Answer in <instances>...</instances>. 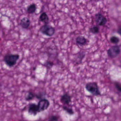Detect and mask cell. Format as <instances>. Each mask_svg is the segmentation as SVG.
I'll return each instance as SVG.
<instances>
[{"label":"cell","mask_w":121,"mask_h":121,"mask_svg":"<svg viewBox=\"0 0 121 121\" xmlns=\"http://www.w3.org/2000/svg\"><path fill=\"white\" fill-rule=\"evenodd\" d=\"M19 58V54L8 53L4 56L3 61L8 67L12 68L16 65Z\"/></svg>","instance_id":"cell-1"},{"label":"cell","mask_w":121,"mask_h":121,"mask_svg":"<svg viewBox=\"0 0 121 121\" xmlns=\"http://www.w3.org/2000/svg\"><path fill=\"white\" fill-rule=\"evenodd\" d=\"M85 88L87 91L93 95L98 96L101 95L97 83L95 82L88 83L86 85Z\"/></svg>","instance_id":"cell-2"},{"label":"cell","mask_w":121,"mask_h":121,"mask_svg":"<svg viewBox=\"0 0 121 121\" xmlns=\"http://www.w3.org/2000/svg\"><path fill=\"white\" fill-rule=\"evenodd\" d=\"M39 31L44 35L47 36L51 37L55 34V29L50 25L44 24L40 27Z\"/></svg>","instance_id":"cell-3"},{"label":"cell","mask_w":121,"mask_h":121,"mask_svg":"<svg viewBox=\"0 0 121 121\" xmlns=\"http://www.w3.org/2000/svg\"><path fill=\"white\" fill-rule=\"evenodd\" d=\"M121 52L120 48L118 46H112L107 51V54L109 57L112 58H114L117 57Z\"/></svg>","instance_id":"cell-4"},{"label":"cell","mask_w":121,"mask_h":121,"mask_svg":"<svg viewBox=\"0 0 121 121\" xmlns=\"http://www.w3.org/2000/svg\"><path fill=\"white\" fill-rule=\"evenodd\" d=\"M50 104V102L47 99L44 98L40 100L37 104L39 108V112H41L47 109L49 107Z\"/></svg>","instance_id":"cell-5"},{"label":"cell","mask_w":121,"mask_h":121,"mask_svg":"<svg viewBox=\"0 0 121 121\" xmlns=\"http://www.w3.org/2000/svg\"><path fill=\"white\" fill-rule=\"evenodd\" d=\"M95 22L98 26H104L107 22V18L100 13H98L95 15Z\"/></svg>","instance_id":"cell-6"},{"label":"cell","mask_w":121,"mask_h":121,"mask_svg":"<svg viewBox=\"0 0 121 121\" xmlns=\"http://www.w3.org/2000/svg\"><path fill=\"white\" fill-rule=\"evenodd\" d=\"M28 111L30 114L36 116L39 112L38 105L36 103H30L29 105Z\"/></svg>","instance_id":"cell-7"},{"label":"cell","mask_w":121,"mask_h":121,"mask_svg":"<svg viewBox=\"0 0 121 121\" xmlns=\"http://www.w3.org/2000/svg\"><path fill=\"white\" fill-rule=\"evenodd\" d=\"M60 101L64 104L69 105L71 101V97L69 93H65L61 97Z\"/></svg>","instance_id":"cell-8"},{"label":"cell","mask_w":121,"mask_h":121,"mask_svg":"<svg viewBox=\"0 0 121 121\" xmlns=\"http://www.w3.org/2000/svg\"><path fill=\"white\" fill-rule=\"evenodd\" d=\"M20 24L23 29H27L30 26L31 21L28 17H24L20 20Z\"/></svg>","instance_id":"cell-9"},{"label":"cell","mask_w":121,"mask_h":121,"mask_svg":"<svg viewBox=\"0 0 121 121\" xmlns=\"http://www.w3.org/2000/svg\"><path fill=\"white\" fill-rule=\"evenodd\" d=\"M85 53L84 52H80L76 56L74 61L76 64H80L82 63V61L85 58Z\"/></svg>","instance_id":"cell-10"},{"label":"cell","mask_w":121,"mask_h":121,"mask_svg":"<svg viewBox=\"0 0 121 121\" xmlns=\"http://www.w3.org/2000/svg\"><path fill=\"white\" fill-rule=\"evenodd\" d=\"M40 21L43 22L44 24H48L49 22V18L46 12H43L41 14L39 17Z\"/></svg>","instance_id":"cell-11"},{"label":"cell","mask_w":121,"mask_h":121,"mask_svg":"<svg viewBox=\"0 0 121 121\" xmlns=\"http://www.w3.org/2000/svg\"><path fill=\"white\" fill-rule=\"evenodd\" d=\"M87 39L82 36H78L76 39V43L80 46H83L87 43Z\"/></svg>","instance_id":"cell-12"},{"label":"cell","mask_w":121,"mask_h":121,"mask_svg":"<svg viewBox=\"0 0 121 121\" xmlns=\"http://www.w3.org/2000/svg\"><path fill=\"white\" fill-rule=\"evenodd\" d=\"M37 9V6L35 4H32L28 6L27 9V12L29 14L35 13Z\"/></svg>","instance_id":"cell-13"},{"label":"cell","mask_w":121,"mask_h":121,"mask_svg":"<svg viewBox=\"0 0 121 121\" xmlns=\"http://www.w3.org/2000/svg\"><path fill=\"white\" fill-rule=\"evenodd\" d=\"M35 97H36V94L33 92H29L25 97V100L26 101H30L33 99Z\"/></svg>","instance_id":"cell-14"},{"label":"cell","mask_w":121,"mask_h":121,"mask_svg":"<svg viewBox=\"0 0 121 121\" xmlns=\"http://www.w3.org/2000/svg\"><path fill=\"white\" fill-rule=\"evenodd\" d=\"M63 109L67 113L70 115L74 114L75 112L72 108L66 106H63Z\"/></svg>","instance_id":"cell-15"},{"label":"cell","mask_w":121,"mask_h":121,"mask_svg":"<svg viewBox=\"0 0 121 121\" xmlns=\"http://www.w3.org/2000/svg\"><path fill=\"white\" fill-rule=\"evenodd\" d=\"M46 93L43 92H39L36 94V97L38 99L41 100L45 98Z\"/></svg>","instance_id":"cell-16"},{"label":"cell","mask_w":121,"mask_h":121,"mask_svg":"<svg viewBox=\"0 0 121 121\" xmlns=\"http://www.w3.org/2000/svg\"><path fill=\"white\" fill-rule=\"evenodd\" d=\"M110 42L114 44H117L120 41L119 39L117 37L112 36L110 38Z\"/></svg>","instance_id":"cell-17"},{"label":"cell","mask_w":121,"mask_h":121,"mask_svg":"<svg viewBox=\"0 0 121 121\" xmlns=\"http://www.w3.org/2000/svg\"><path fill=\"white\" fill-rule=\"evenodd\" d=\"M90 31L94 34H97L99 32V27L98 26H95L91 28L90 29Z\"/></svg>","instance_id":"cell-18"},{"label":"cell","mask_w":121,"mask_h":121,"mask_svg":"<svg viewBox=\"0 0 121 121\" xmlns=\"http://www.w3.org/2000/svg\"><path fill=\"white\" fill-rule=\"evenodd\" d=\"M114 85L117 90L121 92V84L118 82H114Z\"/></svg>","instance_id":"cell-19"},{"label":"cell","mask_w":121,"mask_h":121,"mask_svg":"<svg viewBox=\"0 0 121 121\" xmlns=\"http://www.w3.org/2000/svg\"><path fill=\"white\" fill-rule=\"evenodd\" d=\"M53 65V63L49 60L47 61L45 63V66L49 68H51Z\"/></svg>","instance_id":"cell-20"},{"label":"cell","mask_w":121,"mask_h":121,"mask_svg":"<svg viewBox=\"0 0 121 121\" xmlns=\"http://www.w3.org/2000/svg\"><path fill=\"white\" fill-rule=\"evenodd\" d=\"M59 119V117L58 116L56 115H53L51 116L49 118L48 120L49 121H58Z\"/></svg>","instance_id":"cell-21"},{"label":"cell","mask_w":121,"mask_h":121,"mask_svg":"<svg viewBox=\"0 0 121 121\" xmlns=\"http://www.w3.org/2000/svg\"><path fill=\"white\" fill-rule=\"evenodd\" d=\"M117 33L121 36V26H120L119 28H118V30H117Z\"/></svg>","instance_id":"cell-22"}]
</instances>
